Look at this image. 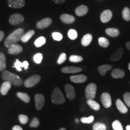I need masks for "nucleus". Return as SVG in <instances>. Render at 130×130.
<instances>
[{
  "label": "nucleus",
  "instance_id": "nucleus-1",
  "mask_svg": "<svg viewBox=\"0 0 130 130\" xmlns=\"http://www.w3.org/2000/svg\"><path fill=\"white\" fill-rule=\"evenodd\" d=\"M24 33L25 31L23 28H18L14 31L4 41V45L9 48L11 45L16 44L18 42L20 41L21 37Z\"/></svg>",
  "mask_w": 130,
  "mask_h": 130
},
{
  "label": "nucleus",
  "instance_id": "nucleus-2",
  "mask_svg": "<svg viewBox=\"0 0 130 130\" xmlns=\"http://www.w3.org/2000/svg\"><path fill=\"white\" fill-rule=\"evenodd\" d=\"M1 77L4 81H9L11 84L15 86H20L23 84V81L20 77L9 71H3L1 74Z\"/></svg>",
  "mask_w": 130,
  "mask_h": 130
},
{
  "label": "nucleus",
  "instance_id": "nucleus-3",
  "mask_svg": "<svg viewBox=\"0 0 130 130\" xmlns=\"http://www.w3.org/2000/svg\"><path fill=\"white\" fill-rule=\"evenodd\" d=\"M51 101L55 104H61L65 102L64 95L59 87H57L53 90L51 95Z\"/></svg>",
  "mask_w": 130,
  "mask_h": 130
},
{
  "label": "nucleus",
  "instance_id": "nucleus-4",
  "mask_svg": "<svg viewBox=\"0 0 130 130\" xmlns=\"http://www.w3.org/2000/svg\"><path fill=\"white\" fill-rule=\"evenodd\" d=\"M97 87L95 83H90L86 87L85 90L86 97L87 100H93L95 98Z\"/></svg>",
  "mask_w": 130,
  "mask_h": 130
},
{
  "label": "nucleus",
  "instance_id": "nucleus-5",
  "mask_svg": "<svg viewBox=\"0 0 130 130\" xmlns=\"http://www.w3.org/2000/svg\"><path fill=\"white\" fill-rule=\"evenodd\" d=\"M41 77L39 75H34L24 81V86L26 87H32L40 82Z\"/></svg>",
  "mask_w": 130,
  "mask_h": 130
},
{
  "label": "nucleus",
  "instance_id": "nucleus-6",
  "mask_svg": "<svg viewBox=\"0 0 130 130\" xmlns=\"http://www.w3.org/2000/svg\"><path fill=\"white\" fill-rule=\"evenodd\" d=\"M24 17L20 13H14L12 14L9 19V23L12 25H17L23 22Z\"/></svg>",
  "mask_w": 130,
  "mask_h": 130
},
{
  "label": "nucleus",
  "instance_id": "nucleus-7",
  "mask_svg": "<svg viewBox=\"0 0 130 130\" xmlns=\"http://www.w3.org/2000/svg\"><path fill=\"white\" fill-rule=\"evenodd\" d=\"M101 102L104 108H108L111 107L112 104L111 98L108 93L104 92L102 93L101 96Z\"/></svg>",
  "mask_w": 130,
  "mask_h": 130
},
{
  "label": "nucleus",
  "instance_id": "nucleus-8",
  "mask_svg": "<svg viewBox=\"0 0 130 130\" xmlns=\"http://www.w3.org/2000/svg\"><path fill=\"white\" fill-rule=\"evenodd\" d=\"M36 108L37 110H41L45 104L44 95L40 93H37L35 96Z\"/></svg>",
  "mask_w": 130,
  "mask_h": 130
},
{
  "label": "nucleus",
  "instance_id": "nucleus-9",
  "mask_svg": "<svg viewBox=\"0 0 130 130\" xmlns=\"http://www.w3.org/2000/svg\"><path fill=\"white\" fill-rule=\"evenodd\" d=\"M7 4L9 7L13 9H20L25 6V0H8Z\"/></svg>",
  "mask_w": 130,
  "mask_h": 130
},
{
  "label": "nucleus",
  "instance_id": "nucleus-10",
  "mask_svg": "<svg viewBox=\"0 0 130 130\" xmlns=\"http://www.w3.org/2000/svg\"><path fill=\"white\" fill-rule=\"evenodd\" d=\"M64 90L66 95L68 98V99L70 100H74V98H75L76 94H75V91L74 87L72 85L69 84H66L64 86Z\"/></svg>",
  "mask_w": 130,
  "mask_h": 130
},
{
  "label": "nucleus",
  "instance_id": "nucleus-11",
  "mask_svg": "<svg viewBox=\"0 0 130 130\" xmlns=\"http://www.w3.org/2000/svg\"><path fill=\"white\" fill-rule=\"evenodd\" d=\"M53 22V20L50 18H45L42 19V20L37 22L36 27L37 28L40 29H45L48 27Z\"/></svg>",
  "mask_w": 130,
  "mask_h": 130
},
{
  "label": "nucleus",
  "instance_id": "nucleus-12",
  "mask_svg": "<svg viewBox=\"0 0 130 130\" xmlns=\"http://www.w3.org/2000/svg\"><path fill=\"white\" fill-rule=\"evenodd\" d=\"M112 16H113V13H112L111 10H105L103 11L102 13L101 14V21L103 22V23H107V22H109L111 20Z\"/></svg>",
  "mask_w": 130,
  "mask_h": 130
},
{
  "label": "nucleus",
  "instance_id": "nucleus-13",
  "mask_svg": "<svg viewBox=\"0 0 130 130\" xmlns=\"http://www.w3.org/2000/svg\"><path fill=\"white\" fill-rule=\"evenodd\" d=\"M82 71V68L76 66H66L61 68V71L64 74H75L81 72Z\"/></svg>",
  "mask_w": 130,
  "mask_h": 130
},
{
  "label": "nucleus",
  "instance_id": "nucleus-14",
  "mask_svg": "<svg viewBox=\"0 0 130 130\" xmlns=\"http://www.w3.org/2000/svg\"><path fill=\"white\" fill-rule=\"evenodd\" d=\"M23 51V48L21 45L18 44H14L11 45L9 47V53L10 54L12 55H16L18 54L22 53Z\"/></svg>",
  "mask_w": 130,
  "mask_h": 130
},
{
  "label": "nucleus",
  "instance_id": "nucleus-15",
  "mask_svg": "<svg viewBox=\"0 0 130 130\" xmlns=\"http://www.w3.org/2000/svg\"><path fill=\"white\" fill-rule=\"evenodd\" d=\"M61 21L63 23L71 24H73L75 21V18L72 15H70L68 14H63L60 17Z\"/></svg>",
  "mask_w": 130,
  "mask_h": 130
},
{
  "label": "nucleus",
  "instance_id": "nucleus-16",
  "mask_svg": "<svg viewBox=\"0 0 130 130\" xmlns=\"http://www.w3.org/2000/svg\"><path fill=\"white\" fill-rule=\"evenodd\" d=\"M87 77L84 75H76L70 77L71 81L75 83H83L87 80Z\"/></svg>",
  "mask_w": 130,
  "mask_h": 130
},
{
  "label": "nucleus",
  "instance_id": "nucleus-17",
  "mask_svg": "<svg viewBox=\"0 0 130 130\" xmlns=\"http://www.w3.org/2000/svg\"><path fill=\"white\" fill-rule=\"evenodd\" d=\"M123 48H120L118 50H117L113 54L110 56V60L112 61H117L121 59L122 57L123 56Z\"/></svg>",
  "mask_w": 130,
  "mask_h": 130
},
{
  "label": "nucleus",
  "instance_id": "nucleus-18",
  "mask_svg": "<svg viewBox=\"0 0 130 130\" xmlns=\"http://www.w3.org/2000/svg\"><path fill=\"white\" fill-rule=\"evenodd\" d=\"M29 63L27 61H24L23 62H21L18 59H16L15 63H14L13 68H15L18 71H22V68H24L25 70L28 69Z\"/></svg>",
  "mask_w": 130,
  "mask_h": 130
},
{
  "label": "nucleus",
  "instance_id": "nucleus-19",
  "mask_svg": "<svg viewBox=\"0 0 130 130\" xmlns=\"http://www.w3.org/2000/svg\"><path fill=\"white\" fill-rule=\"evenodd\" d=\"M89 9L88 7L84 5H81L76 8L75 12L78 16H84L88 13Z\"/></svg>",
  "mask_w": 130,
  "mask_h": 130
},
{
  "label": "nucleus",
  "instance_id": "nucleus-20",
  "mask_svg": "<svg viewBox=\"0 0 130 130\" xmlns=\"http://www.w3.org/2000/svg\"><path fill=\"white\" fill-rule=\"evenodd\" d=\"M116 105L120 113L125 114L128 112V108L126 107V106H125L124 103L121 100H119V99H118L116 100Z\"/></svg>",
  "mask_w": 130,
  "mask_h": 130
},
{
  "label": "nucleus",
  "instance_id": "nucleus-21",
  "mask_svg": "<svg viewBox=\"0 0 130 130\" xmlns=\"http://www.w3.org/2000/svg\"><path fill=\"white\" fill-rule=\"evenodd\" d=\"M11 86H12V84L10 83L9 82V81H5L2 84V85H1V89H0L1 95H6L8 93L9 90L10 89Z\"/></svg>",
  "mask_w": 130,
  "mask_h": 130
},
{
  "label": "nucleus",
  "instance_id": "nucleus-22",
  "mask_svg": "<svg viewBox=\"0 0 130 130\" xmlns=\"http://www.w3.org/2000/svg\"><path fill=\"white\" fill-rule=\"evenodd\" d=\"M125 76V72L122 69H115L111 72V77L113 78H123Z\"/></svg>",
  "mask_w": 130,
  "mask_h": 130
},
{
  "label": "nucleus",
  "instance_id": "nucleus-23",
  "mask_svg": "<svg viewBox=\"0 0 130 130\" xmlns=\"http://www.w3.org/2000/svg\"><path fill=\"white\" fill-rule=\"evenodd\" d=\"M35 34V30H30L27 31L25 33H24L23 35H22V37H21V40L23 43H27V42H28V40L30 39L31 37L33 36Z\"/></svg>",
  "mask_w": 130,
  "mask_h": 130
},
{
  "label": "nucleus",
  "instance_id": "nucleus-24",
  "mask_svg": "<svg viewBox=\"0 0 130 130\" xmlns=\"http://www.w3.org/2000/svg\"><path fill=\"white\" fill-rule=\"evenodd\" d=\"M93 37H92V35L90 34H87V35H84L82 39H81V44L83 46H87L90 45V43L92 42Z\"/></svg>",
  "mask_w": 130,
  "mask_h": 130
},
{
  "label": "nucleus",
  "instance_id": "nucleus-25",
  "mask_svg": "<svg viewBox=\"0 0 130 130\" xmlns=\"http://www.w3.org/2000/svg\"><path fill=\"white\" fill-rule=\"evenodd\" d=\"M112 69V66L110 64H103L101 66H100L98 68L100 74L102 76H104L107 71H110Z\"/></svg>",
  "mask_w": 130,
  "mask_h": 130
},
{
  "label": "nucleus",
  "instance_id": "nucleus-26",
  "mask_svg": "<svg viewBox=\"0 0 130 130\" xmlns=\"http://www.w3.org/2000/svg\"><path fill=\"white\" fill-rule=\"evenodd\" d=\"M105 32L107 35L112 37H118L119 35L120 32L118 29L115 28H108L105 30Z\"/></svg>",
  "mask_w": 130,
  "mask_h": 130
},
{
  "label": "nucleus",
  "instance_id": "nucleus-27",
  "mask_svg": "<svg viewBox=\"0 0 130 130\" xmlns=\"http://www.w3.org/2000/svg\"><path fill=\"white\" fill-rule=\"evenodd\" d=\"M87 103L89 105V106L93 110L98 111V110H100V105L93 100H87Z\"/></svg>",
  "mask_w": 130,
  "mask_h": 130
},
{
  "label": "nucleus",
  "instance_id": "nucleus-28",
  "mask_svg": "<svg viewBox=\"0 0 130 130\" xmlns=\"http://www.w3.org/2000/svg\"><path fill=\"white\" fill-rule=\"evenodd\" d=\"M17 96L19 98H20L21 100L23 101L24 102H26V103H29L30 101V98L27 93H22V92H18Z\"/></svg>",
  "mask_w": 130,
  "mask_h": 130
},
{
  "label": "nucleus",
  "instance_id": "nucleus-29",
  "mask_svg": "<svg viewBox=\"0 0 130 130\" xmlns=\"http://www.w3.org/2000/svg\"><path fill=\"white\" fill-rule=\"evenodd\" d=\"M6 66V58L3 53H0V71H4Z\"/></svg>",
  "mask_w": 130,
  "mask_h": 130
},
{
  "label": "nucleus",
  "instance_id": "nucleus-30",
  "mask_svg": "<svg viewBox=\"0 0 130 130\" xmlns=\"http://www.w3.org/2000/svg\"><path fill=\"white\" fill-rule=\"evenodd\" d=\"M98 43L99 45H100V46H101L104 48H107V47L109 46L110 45V42L108 41V40L103 37H100V38H99Z\"/></svg>",
  "mask_w": 130,
  "mask_h": 130
},
{
  "label": "nucleus",
  "instance_id": "nucleus-31",
  "mask_svg": "<svg viewBox=\"0 0 130 130\" xmlns=\"http://www.w3.org/2000/svg\"><path fill=\"white\" fill-rule=\"evenodd\" d=\"M123 19L126 21H130V9L128 7H125L122 12Z\"/></svg>",
  "mask_w": 130,
  "mask_h": 130
},
{
  "label": "nucleus",
  "instance_id": "nucleus-32",
  "mask_svg": "<svg viewBox=\"0 0 130 130\" xmlns=\"http://www.w3.org/2000/svg\"><path fill=\"white\" fill-rule=\"evenodd\" d=\"M46 43V39L44 37H40L38 39H37L35 42V45L37 48L43 46Z\"/></svg>",
  "mask_w": 130,
  "mask_h": 130
},
{
  "label": "nucleus",
  "instance_id": "nucleus-33",
  "mask_svg": "<svg viewBox=\"0 0 130 130\" xmlns=\"http://www.w3.org/2000/svg\"><path fill=\"white\" fill-rule=\"evenodd\" d=\"M107 126L104 123L97 122L93 126V130H106Z\"/></svg>",
  "mask_w": 130,
  "mask_h": 130
},
{
  "label": "nucleus",
  "instance_id": "nucleus-34",
  "mask_svg": "<svg viewBox=\"0 0 130 130\" xmlns=\"http://www.w3.org/2000/svg\"><path fill=\"white\" fill-rule=\"evenodd\" d=\"M70 61L73 63H78L83 60V58L80 56H76V55H72L69 57Z\"/></svg>",
  "mask_w": 130,
  "mask_h": 130
},
{
  "label": "nucleus",
  "instance_id": "nucleus-35",
  "mask_svg": "<svg viewBox=\"0 0 130 130\" xmlns=\"http://www.w3.org/2000/svg\"><path fill=\"white\" fill-rule=\"evenodd\" d=\"M112 127H113L114 130H123V126L122 125L121 123L119 121L116 120L112 123Z\"/></svg>",
  "mask_w": 130,
  "mask_h": 130
},
{
  "label": "nucleus",
  "instance_id": "nucleus-36",
  "mask_svg": "<svg viewBox=\"0 0 130 130\" xmlns=\"http://www.w3.org/2000/svg\"><path fill=\"white\" fill-rule=\"evenodd\" d=\"M68 37L72 40H75L78 37L77 32L76 31V30H73V29H71V30H69V31L68 32Z\"/></svg>",
  "mask_w": 130,
  "mask_h": 130
},
{
  "label": "nucleus",
  "instance_id": "nucleus-37",
  "mask_svg": "<svg viewBox=\"0 0 130 130\" xmlns=\"http://www.w3.org/2000/svg\"><path fill=\"white\" fill-rule=\"evenodd\" d=\"M94 118L93 116H90L88 118H86V117H83L81 118L80 121L82 123H90L94 121Z\"/></svg>",
  "mask_w": 130,
  "mask_h": 130
},
{
  "label": "nucleus",
  "instance_id": "nucleus-38",
  "mask_svg": "<svg viewBox=\"0 0 130 130\" xmlns=\"http://www.w3.org/2000/svg\"><path fill=\"white\" fill-rule=\"evenodd\" d=\"M42 59H43V56L41 53H37L33 57V60L37 64H40L42 62Z\"/></svg>",
  "mask_w": 130,
  "mask_h": 130
},
{
  "label": "nucleus",
  "instance_id": "nucleus-39",
  "mask_svg": "<svg viewBox=\"0 0 130 130\" xmlns=\"http://www.w3.org/2000/svg\"><path fill=\"white\" fill-rule=\"evenodd\" d=\"M123 100L125 102L126 105L128 107H130V93L129 92H126L123 95Z\"/></svg>",
  "mask_w": 130,
  "mask_h": 130
},
{
  "label": "nucleus",
  "instance_id": "nucleus-40",
  "mask_svg": "<svg viewBox=\"0 0 130 130\" xmlns=\"http://www.w3.org/2000/svg\"><path fill=\"white\" fill-rule=\"evenodd\" d=\"M52 36H53V38L55 40H57V41H60V40H62L63 39V36L61 33L58 32H54L52 34Z\"/></svg>",
  "mask_w": 130,
  "mask_h": 130
},
{
  "label": "nucleus",
  "instance_id": "nucleus-41",
  "mask_svg": "<svg viewBox=\"0 0 130 130\" xmlns=\"http://www.w3.org/2000/svg\"><path fill=\"white\" fill-rule=\"evenodd\" d=\"M19 119L22 124H26L28 121V117L24 115H20L19 116Z\"/></svg>",
  "mask_w": 130,
  "mask_h": 130
},
{
  "label": "nucleus",
  "instance_id": "nucleus-42",
  "mask_svg": "<svg viewBox=\"0 0 130 130\" xmlns=\"http://www.w3.org/2000/svg\"><path fill=\"white\" fill-rule=\"evenodd\" d=\"M66 55L65 53H61L60 54V56H59L58 57V59L57 60V63L58 64H62L66 61Z\"/></svg>",
  "mask_w": 130,
  "mask_h": 130
},
{
  "label": "nucleus",
  "instance_id": "nucleus-43",
  "mask_svg": "<svg viewBox=\"0 0 130 130\" xmlns=\"http://www.w3.org/2000/svg\"><path fill=\"white\" fill-rule=\"evenodd\" d=\"M39 125V121L37 118H34L32 119V121L31 122L30 126L31 127H33V128H36Z\"/></svg>",
  "mask_w": 130,
  "mask_h": 130
},
{
  "label": "nucleus",
  "instance_id": "nucleus-44",
  "mask_svg": "<svg viewBox=\"0 0 130 130\" xmlns=\"http://www.w3.org/2000/svg\"><path fill=\"white\" fill-rule=\"evenodd\" d=\"M53 2H54L55 3L58 4H63V3L65 2L66 0H52Z\"/></svg>",
  "mask_w": 130,
  "mask_h": 130
},
{
  "label": "nucleus",
  "instance_id": "nucleus-45",
  "mask_svg": "<svg viewBox=\"0 0 130 130\" xmlns=\"http://www.w3.org/2000/svg\"><path fill=\"white\" fill-rule=\"evenodd\" d=\"M4 37V32L3 31H0V42L3 40Z\"/></svg>",
  "mask_w": 130,
  "mask_h": 130
},
{
  "label": "nucleus",
  "instance_id": "nucleus-46",
  "mask_svg": "<svg viewBox=\"0 0 130 130\" xmlns=\"http://www.w3.org/2000/svg\"><path fill=\"white\" fill-rule=\"evenodd\" d=\"M13 130H23L21 126L19 125H15L13 127Z\"/></svg>",
  "mask_w": 130,
  "mask_h": 130
},
{
  "label": "nucleus",
  "instance_id": "nucleus-47",
  "mask_svg": "<svg viewBox=\"0 0 130 130\" xmlns=\"http://www.w3.org/2000/svg\"><path fill=\"white\" fill-rule=\"evenodd\" d=\"M125 46H126V48H127L128 50H130V42H128L127 43H126Z\"/></svg>",
  "mask_w": 130,
  "mask_h": 130
},
{
  "label": "nucleus",
  "instance_id": "nucleus-48",
  "mask_svg": "<svg viewBox=\"0 0 130 130\" xmlns=\"http://www.w3.org/2000/svg\"><path fill=\"white\" fill-rule=\"evenodd\" d=\"M75 123H78V124L79 122V121L78 119V118H75Z\"/></svg>",
  "mask_w": 130,
  "mask_h": 130
},
{
  "label": "nucleus",
  "instance_id": "nucleus-49",
  "mask_svg": "<svg viewBox=\"0 0 130 130\" xmlns=\"http://www.w3.org/2000/svg\"><path fill=\"white\" fill-rule=\"evenodd\" d=\"M126 130H130V125H127L126 126Z\"/></svg>",
  "mask_w": 130,
  "mask_h": 130
},
{
  "label": "nucleus",
  "instance_id": "nucleus-50",
  "mask_svg": "<svg viewBox=\"0 0 130 130\" xmlns=\"http://www.w3.org/2000/svg\"><path fill=\"white\" fill-rule=\"evenodd\" d=\"M58 130H66V128H60V129H59Z\"/></svg>",
  "mask_w": 130,
  "mask_h": 130
},
{
  "label": "nucleus",
  "instance_id": "nucleus-51",
  "mask_svg": "<svg viewBox=\"0 0 130 130\" xmlns=\"http://www.w3.org/2000/svg\"><path fill=\"white\" fill-rule=\"evenodd\" d=\"M128 69H129V70L130 71V63H129V64H128Z\"/></svg>",
  "mask_w": 130,
  "mask_h": 130
},
{
  "label": "nucleus",
  "instance_id": "nucleus-52",
  "mask_svg": "<svg viewBox=\"0 0 130 130\" xmlns=\"http://www.w3.org/2000/svg\"><path fill=\"white\" fill-rule=\"evenodd\" d=\"M129 83H130V82H129Z\"/></svg>",
  "mask_w": 130,
  "mask_h": 130
}]
</instances>
